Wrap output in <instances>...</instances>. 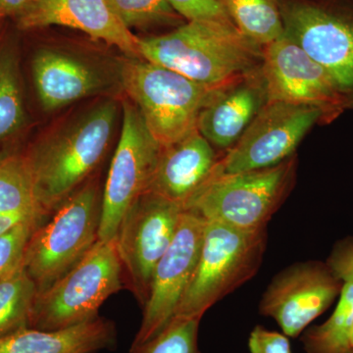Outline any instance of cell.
<instances>
[{
    "mask_svg": "<svg viewBox=\"0 0 353 353\" xmlns=\"http://www.w3.org/2000/svg\"><path fill=\"white\" fill-rule=\"evenodd\" d=\"M143 59L190 80L217 85L262 66L264 48L236 27L219 21H187L173 31L139 38Z\"/></svg>",
    "mask_w": 353,
    "mask_h": 353,
    "instance_id": "6da1fadb",
    "label": "cell"
},
{
    "mask_svg": "<svg viewBox=\"0 0 353 353\" xmlns=\"http://www.w3.org/2000/svg\"><path fill=\"white\" fill-rule=\"evenodd\" d=\"M115 117V103L104 102L26 152L44 219L80 189L101 163Z\"/></svg>",
    "mask_w": 353,
    "mask_h": 353,
    "instance_id": "7a4b0ae2",
    "label": "cell"
},
{
    "mask_svg": "<svg viewBox=\"0 0 353 353\" xmlns=\"http://www.w3.org/2000/svg\"><path fill=\"white\" fill-rule=\"evenodd\" d=\"M121 80L162 148L196 131L201 111L229 83L204 85L143 58L125 62Z\"/></svg>",
    "mask_w": 353,
    "mask_h": 353,
    "instance_id": "3957f363",
    "label": "cell"
},
{
    "mask_svg": "<svg viewBox=\"0 0 353 353\" xmlns=\"http://www.w3.org/2000/svg\"><path fill=\"white\" fill-rule=\"evenodd\" d=\"M296 167L294 154L268 168L230 174L214 172L185 204V210L241 231L267 229L292 190Z\"/></svg>",
    "mask_w": 353,
    "mask_h": 353,
    "instance_id": "277c9868",
    "label": "cell"
},
{
    "mask_svg": "<svg viewBox=\"0 0 353 353\" xmlns=\"http://www.w3.org/2000/svg\"><path fill=\"white\" fill-rule=\"evenodd\" d=\"M267 241V229L241 231L208 221L196 270L173 318L201 320L218 301L252 280Z\"/></svg>",
    "mask_w": 353,
    "mask_h": 353,
    "instance_id": "5b68a950",
    "label": "cell"
},
{
    "mask_svg": "<svg viewBox=\"0 0 353 353\" xmlns=\"http://www.w3.org/2000/svg\"><path fill=\"white\" fill-rule=\"evenodd\" d=\"M101 199L94 181L85 183L32 232L22 265L38 292L63 277L99 241Z\"/></svg>",
    "mask_w": 353,
    "mask_h": 353,
    "instance_id": "8992f818",
    "label": "cell"
},
{
    "mask_svg": "<svg viewBox=\"0 0 353 353\" xmlns=\"http://www.w3.org/2000/svg\"><path fill=\"white\" fill-rule=\"evenodd\" d=\"M115 240L97 241L55 284L37 292L30 328L55 331L92 321L106 299L123 288Z\"/></svg>",
    "mask_w": 353,
    "mask_h": 353,
    "instance_id": "52a82bcc",
    "label": "cell"
},
{
    "mask_svg": "<svg viewBox=\"0 0 353 353\" xmlns=\"http://www.w3.org/2000/svg\"><path fill=\"white\" fill-rule=\"evenodd\" d=\"M284 36L353 90V0H278Z\"/></svg>",
    "mask_w": 353,
    "mask_h": 353,
    "instance_id": "ba28073f",
    "label": "cell"
},
{
    "mask_svg": "<svg viewBox=\"0 0 353 353\" xmlns=\"http://www.w3.org/2000/svg\"><path fill=\"white\" fill-rule=\"evenodd\" d=\"M185 209L145 192L128 209L115 238L123 278L141 308L145 307L153 272L175 238Z\"/></svg>",
    "mask_w": 353,
    "mask_h": 353,
    "instance_id": "9c48e42d",
    "label": "cell"
},
{
    "mask_svg": "<svg viewBox=\"0 0 353 353\" xmlns=\"http://www.w3.org/2000/svg\"><path fill=\"white\" fill-rule=\"evenodd\" d=\"M161 150L138 108L123 102L119 143L102 192L99 241L115 240L128 209L148 190Z\"/></svg>",
    "mask_w": 353,
    "mask_h": 353,
    "instance_id": "30bf717a",
    "label": "cell"
},
{
    "mask_svg": "<svg viewBox=\"0 0 353 353\" xmlns=\"http://www.w3.org/2000/svg\"><path fill=\"white\" fill-rule=\"evenodd\" d=\"M321 109L287 102L269 101L233 148L221 154L216 174L239 173L275 166L294 150L316 123Z\"/></svg>",
    "mask_w": 353,
    "mask_h": 353,
    "instance_id": "8fae6325",
    "label": "cell"
},
{
    "mask_svg": "<svg viewBox=\"0 0 353 353\" xmlns=\"http://www.w3.org/2000/svg\"><path fill=\"white\" fill-rule=\"evenodd\" d=\"M206 224L201 215L183 210L175 238L153 272L150 296L132 347L150 341L173 319L196 270Z\"/></svg>",
    "mask_w": 353,
    "mask_h": 353,
    "instance_id": "7c38bea8",
    "label": "cell"
},
{
    "mask_svg": "<svg viewBox=\"0 0 353 353\" xmlns=\"http://www.w3.org/2000/svg\"><path fill=\"white\" fill-rule=\"evenodd\" d=\"M343 285L326 263L290 265L272 279L259 303L260 314L275 320L285 336L297 338L340 296Z\"/></svg>",
    "mask_w": 353,
    "mask_h": 353,
    "instance_id": "4fadbf2b",
    "label": "cell"
},
{
    "mask_svg": "<svg viewBox=\"0 0 353 353\" xmlns=\"http://www.w3.org/2000/svg\"><path fill=\"white\" fill-rule=\"evenodd\" d=\"M261 71L268 102L312 106L321 109L325 117L348 102L327 70L285 36L265 46Z\"/></svg>",
    "mask_w": 353,
    "mask_h": 353,
    "instance_id": "5bb4252c",
    "label": "cell"
},
{
    "mask_svg": "<svg viewBox=\"0 0 353 353\" xmlns=\"http://www.w3.org/2000/svg\"><path fill=\"white\" fill-rule=\"evenodd\" d=\"M14 21L21 31L51 26L71 28L132 58H141L138 37L120 22L108 0H32L27 10Z\"/></svg>",
    "mask_w": 353,
    "mask_h": 353,
    "instance_id": "9a60e30c",
    "label": "cell"
},
{
    "mask_svg": "<svg viewBox=\"0 0 353 353\" xmlns=\"http://www.w3.org/2000/svg\"><path fill=\"white\" fill-rule=\"evenodd\" d=\"M268 102L261 67L228 83L199 115L197 130L213 148L226 152Z\"/></svg>",
    "mask_w": 353,
    "mask_h": 353,
    "instance_id": "2e32d148",
    "label": "cell"
},
{
    "mask_svg": "<svg viewBox=\"0 0 353 353\" xmlns=\"http://www.w3.org/2000/svg\"><path fill=\"white\" fill-rule=\"evenodd\" d=\"M220 157L196 130L173 145L162 148L146 192L175 202L185 209V204L213 175Z\"/></svg>",
    "mask_w": 353,
    "mask_h": 353,
    "instance_id": "e0dca14e",
    "label": "cell"
},
{
    "mask_svg": "<svg viewBox=\"0 0 353 353\" xmlns=\"http://www.w3.org/2000/svg\"><path fill=\"white\" fill-rule=\"evenodd\" d=\"M116 345L115 323L102 317L70 328H27L0 338V353H95Z\"/></svg>",
    "mask_w": 353,
    "mask_h": 353,
    "instance_id": "ac0fdd59",
    "label": "cell"
},
{
    "mask_svg": "<svg viewBox=\"0 0 353 353\" xmlns=\"http://www.w3.org/2000/svg\"><path fill=\"white\" fill-rule=\"evenodd\" d=\"M34 87L48 111L79 101L101 88V77L75 58L52 50H41L32 61Z\"/></svg>",
    "mask_w": 353,
    "mask_h": 353,
    "instance_id": "d6986e66",
    "label": "cell"
},
{
    "mask_svg": "<svg viewBox=\"0 0 353 353\" xmlns=\"http://www.w3.org/2000/svg\"><path fill=\"white\" fill-rule=\"evenodd\" d=\"M0 215L46 221L37 201L31 165L26 152L0 157Z\"/></svg>",
    "mask_w": 353,
    "mask_h": 353,
    "instance_id": "ffe728a7",
    "label": "cell"
},
{
    "mask_svg": "<svg viewBox=\"0 0 353 353\" xmlns=\"http://www.w3.org/2000/svg\"><path fill=\"white\" fill-rule=\"evenodd\" d=\"M333 314L301 334L306 353H350L353 330V284H343Z\"/></svg>",
    "mask_w": 353,
    "mask_h": 353,
    "instance_id": "44dd1931",
    "label": "cell"
},
{
    "mask_svg": "<svg viewBox=\"0 0 353 353\" xmlns=\"http://www.w3.org/2000/svg\"><path fill=\"white\" fill-rule=\"evenodd\" d=\"M236 27L265 46L284 36L278 0H220Z\"/></svg>",
    "mask_w": 353,
    "mask_h": 353,
    "instance_id": "7402d4cb",
    "label": "cell"
},
{
    "mask_svg": "<svg viewBox=\"0 0 353 353\" xmlns=\"http://www.w3.org/2000/svg\"><path fill=\"white\" fill-rule=\"evenodd\" d=\"M37 292L23 265L0 282V338L30 328Z\"/></svg>",
    "mask_w": 353,
    "mask_h": 353,
    "instance_id": "603a6c76",
    "label": "cell"
},
{
    "mask_svg": "<svg viewBox=\"0 0 353 353\" xmlns=\"http://www.w3.org/2000/svg\"><path fill=\"white\" fill-rule=\"evenodd\" d=\"M25 119L17 54L6 46L0 50V143L19 131Z\"/></svg>",
    "mask_w": 353,
    "mask_h": 353,
    "instance_id": "cb8c5ba5",
    "label": "cell"
},
{
    "mask_svg": "<svg viewBox=\"0 0 353 353\" xmlns=\"http://www.w3.org/2000/svg\"><path fill=\"white\" fill-rule=\"evenodd\" d=\"M114 14L128 30L172 27L187 22L169 0H108Z\"/></svg>",
    "mask_w": 353,
    "mask_h": 353,
    "instance_id": "d4e9b609",
    "label": "cell"
},
{
    "mask_svg": "<svg viewBox=\"0 0 353 353\" xmlns=\"http://www.w3.org/2000/svg\"><path fill=\"white\" fill-rule=\"evenodd\" d=\"M201 320L173 318L157 336L130 353H201L199 347V328Z\"/></svg>",
    "mask_w": 353,
    "mask_h": 353,
    "instance_id": "484cf974",
    "label": "cell"
},
{
    "mask_svg": "<svg viewBox=\"0 0 353 353\" xmlns=\"http://www.w3.org/2000/svg\"><path fill=\"white\" fill-rule=\"evenodd\" d=\"M43 220L28 219L0 236V282L22 265L26 246Z\"/></svg>",
    "mask_w": 353,
    "mask_h": 353,
    "instance_id": "4316f807",
    "label": "cell"
},
{
    "mask_svg": "<svg viewBox=\"0 0 353 353\" xmlns=\"http://www.w3.org/2000/svg\"><path fill=\"white\" fill-rule=\"evenodd\" d=\"M187 21L209 20L234 23L220 0H169Z\"/></svg>",
    "mask_w": 353,
    "mask_h": 353,
    "instance_id": "83f0119b",
    "label": "cell"
},
{
    "mask_svg": "<svg viewBox=\"0 0 353 353\" xmlns=\"http://www.w3.org/2000/svg\"><path fill=\"white\" fill-rule=\"evenodd\" d=\"M248 347L250 353H292L289 336L261 325L250 332Z\"/></svg>",
    "mask_w": 353,
    "mask_h": 353,
    "instance_id": "f1b7e54d",
    "label": "cell"
},
{
    "mask_svg": "<svg viewBox=\"0 0 353 353\" xmlns=\"http://www.w3.org/2000/svg\"><path fill=\"white\" fill-rule=\"evenodd\" d=\"M326 264L343 284H353V236L334 245Z\"/></svg>",
    "mask_w": 353,
    "mask_h": 353,
    "instance_id": "f546056e",
    "label": "cell"
},
{
    "mask_svg": "<svg viewBox=\"0 0 353 353\" xmlns=\"http://www.w3.org/2000/svg\"><path fill=\"white\" fill-rule=\"evenodd\" d=\"M32 0H0V17L17 19L27 10Z\"/></svg>",
    "mask_w": 353,
    "mask_h": 353,
    "instance_id": "4dcf8cb0",
    "label": "cell"
},
{
    "mask_svg": "<svg viewBox=\"0 0 353 353\" xmlns=\"http://www.w3.org/2000/svg\"><path fill=\"white\" fill-rule=\"evenodd\" d=\"M28 219H32V218L21 217V216L0 215V236L6 233L8 230L12 229L16 225L20 224L21 222H24V221ZM36 219H38V218H36Z\"/></svg>",
    "mask_w": 353,
    "mask_h": 353,
    "instance_id": "1f68e13d",
    "label": "cell"
},
{
    "mask_svg": "<svg viewBox=\"0 0 353 353\" xmlns=\"http://www.w3.org/2000/svg\"><path fill=\"white\" fill-rule=\"evenodd\" d=\"M350 353H353V330L352 336H350Z\"/></svg>",
    "mask_w": 353,
    "mask_h": 353,
    "instance_id": "d6a6232c",
    "label": "cell"
},
{
    "mask_svg": "<svg viewBox=\"0 0 353 353\" xmlns=\"http://www.w3.org/2000/svg\"><path fill=\"white\" fill-rule=\"evenodd\" d=\"M2 20H3V19H2V18H1V17H0V23H1V21H2Z\"/></svg>",
    "mask_w": 353,
    "mask_h": 353,
    "instance_id": "836d02e7",
    "label": "cell"
}]
</instances>
